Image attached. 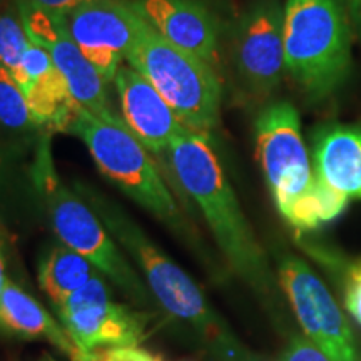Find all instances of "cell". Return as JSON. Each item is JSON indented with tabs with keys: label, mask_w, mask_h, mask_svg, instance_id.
<instances>
[{
	"label": "cell",
	"mask_w": 361,
	"mask_h": 361,
	"mask_svg": "<svg viewBox=\"0 0 361 361\" xmlns=\"http://www.w3.org/2000/svg\"><path fill=\"white\" fill-rule=\"evenodd\" d=\"M166 157L179 186L200 207L229 266L278 319L279 279L239 206L209 134L186 129L171 142Z\"/></svg>",
	"instance_id": "obj_1"
},
{
	"label": "cell",
	"mask_w": 361,
	"mask_h": 361,
	"mask_svg": "<svg viewBox=\"0 0 361 361\" xmlns=\"http://www.w3.org/2000/svg\"><path fill=\"white\" fill-rule=\"evenodd\" d=\"M256 154L278 211L300 231L335 219L348 197L314 176L301 134V119L288 101L269 104L255 123Z\"/></svg>",
	"instance_id": "obj_2"
},
{
	"label": "cell",
	"mask_w": 361,
	"mask_h": 361,
	"mask_svg": "<svg viewBox=\"0 0 361 361\" xmlns=\"http://www.w3.org/2000/svg\"><path fill=\"white\" fill-rule=\"evenodd\" d=\"M79 191L96 211L111 236L141 266L149 290L162 308L188 323L216 360L259 361L239 343L224 319L211 308L200 286L159 247L152 245L137 224L99 194L87 188H79Z\"/></svg>",
	"instance_id": "obj_3"
},
{
	"label": "cell",
	"mask_w": 361,
	"mask_h": 361,
	"mask_svg": "<svg viewBox=\"0 0 361 361\" xmlns=\"http://www.w3.org/2000/svg\"><path fill=\"white\" fill-rule=\"evenodd\" d=\"M283 35L286 74L305 96L322 102L336 94L351 71L348 0H288Z\"/></svg>",
	"instance_id": "obj_4"
},
{
	"label": "cell",
	"mask_w": 361,
	"mask_h": 361,
	"mask_svg": "<svg viewBox=\"0 0 361 361\" xmlns=\"http://www.w3.org/2000/svg\"><path fill=\"white\" fill-rule=\"evenodd\" d=\"M32 179L62 245L85 256L99 273L106 274L135 305H154L149 286L121 255L114 238L99 219L96 211L59 178L49 135H44L39 142L32 166Z\"/></svg>",
	"instance_id": "obj_5"
},
{
	"label": "cell",
	"mask_w": 361,
	"mask_h": 361,
	"mask_svg": "<svg viewBox=\"0 0 361 361\" xmlns=\"http://www.w3.org/2000/svg\"><path fill=\"white\" fill-rule=\"evenodd\" d=\"M126 64L154 85L188 129L209 134L219 124L223 85L218 71L168 42L144 20Z\"/></svg>",
	"instance_id": "obj_6"
},
{
	"label": "cell",
	"mask_w": 361,
	"mask_h": 361,
	"mask_svg": "<svg viewBox=\"0 0 361 361\" xmlns=\"http://www.w3.org/2000/svg\"><path fill=\"white\" fill-rule=\"evenodd\" d=\"M67 133L78 135L89 149L99 171L130 200L166 224L179 228L178 204L152 161L121 117L96 116L79 107Z\"/></svg>",
	"instance_id": "obj_7"
},
{
	"label": "cell",
	"mask_w": 361,
	"mask_h": 361,
	"mask_svg": "<svg viewBox=\"0 0 361 361\" xmlns=\"http://www.w3.org/2000/svg\"><path fill=\"white\" fill-rule=\"evenodd\" d=\"M279 286L305 335L329 361H361L348 319L322 279L295 255L278 256Z\"/></svg>",
	"instance_id": "obj_8"
},
{
	"label": "cell",
	"mask_w": 361,
	"mask_h": 361,
	"mask_svg": "<svg viewBox=\"0 0 361 361\" xmlns=\"http://www.w3.org/2000/svg\"><path fill=\"white\" fill-rule=\"evenodd\" d=\"M56 310L87 361L102 350L139 346L146 338L147 316L112 300L99 273Z\"/></svg>",
	"instance_id": "obj_9"
},
{
	"label": "cell",
	"mask_w": 361,
	"mask_h": 361,
	"mask_svg": "<svg viewBox=\"0 0 361 361\" xmlns=\"http://www.w3.org/2000/svg\"><path fill=\"white\" fill-rule=\"evenodd\" d=\"M283 16L278 0H259L234 29V71L246 96L256 101L269 97L286 74Z\"/></svg>",
	"instance_id": "obj_10"
},
{
	"label": "cell",
	"mask_w": 361,
	"mask_h": 361,
	"mask_svg": "<svg viewBox=\"0 0 361 361\" xmlns=\"http://www.w3.org/2000/svg\"><path fill=\"white\" fill-rule=\"evenodd\" d=\"M67 32L107 84L126 64L141 16L124 0H90L61 16Z\"/></svg>",
	"instance_id": "obj_11"
},
{
	"label": "cell",
	"mask_w": 361,
	"mask_h": 361,
	"mask_svg": "<svg viewBox=\"0 0 361 361\" xmlns=\"http://www.w3.org/2000/svg\"><path fill=\"white\" fill-rule=\"evenodd\" d=\"M17 11L29 39L49 52L79 106L96 116L114 114L109 106L107 82L72 40L62 17L35 6L32 0H17Z\"/></svg>",
	"instance_id": "obj_12"
},
{
	"label": "cell",
	"mask_w": 361,
	"mask_h": 361,
	"mask_svg": "<svg viewBox=\"0 0 361 361\" xmlns=\"http://www.w3.org/2000/svg\"><path fill=\"white\" fill-rule=\"evenodd\" d=\"M134 11L161 37L218 71L219 22L200 0H134Z\"/></svg>",
	"instance_id": "obj_13"
},
{
	"label": "cell",
	"mask_w": 361,
	"mask_h": 361,
	"mask_svg": "<svg viewBox=\"0 0 361 361\" xmlns=\"http://www.w3.org/2000/svg\"><path fill=\"white\" fill-rule=\"evenodd\" d=\"M114 84L123 112L121 119L151 154H166L186 126L154 85L129 64L117 71Z\"/></svg>",
	"instance_id": "obj_14"
},
{
	"label": "cell",
	"mask_w": 361,
	"mask_h": 361,
	"mask_svg": "<svg viewBox=\"0 0 361 361\" xmlns=\"http://www.w3.org/2000/svg\"><path fill=\"white\" fill-rule=\"evenodd\" d=\"M314 176L348 200H361V126L331 124L313 137Z\"/></svg>",
	"instance_id": "obj_15"
},
{
	"label": "cell",
	"mask_w": 361,
	"mask_h": 361,
	"mask_svg": "<svg viewBox=\"0 0 361 361\" xmlns=\"http://www.w3.org/2000/svg\"><path fill=\"white\" fill-rule=\"evenodd\" d=\"M0 326L13 335L49 341L71 361H87L66 328L11 279L0 295Z\"/></svg>",
	"instance_id": "obj_16"
},
{
	"label": "cell",
	"mask_w": 361,
	"mask_h": 361,
	"mask_svg": "<svg viewBox=\"0 0 361 361\" xmlns=\"http://www.w3.org/2000/svg\"><path fill=\"white\" fill-rule=\"evenodd\" d=\"M96 269L85 256L62 245L54 247L40 263L39 284L54 306H61L96 276Z\"/></svg>",
	"instance_id": "obj_17"
},
{
	"label": "cell",
	"mask_w": 361,
	"mask_h": 361,
	"mask_svg": "<svg viewBox=\"0 0 361 361\" xmlns=\"http://www.w3.org/2000/svg\"><path fill=\"white\" fill-rule=\"evenodd\" d=\"M0 126L13 133L39 129L24 90L2 64H0Z\"/></svg>",
	"instance_id": "obj_18"
},
{
	"label": "cell",
	"mask_w": 361,
	"mask_h": 361,
	"mask_svg": "<svg viewBox=\"0 0 361 361\" xmlns=\"http://www.w3.org/2000/svg\"><path fill=\"white\" fill-rule=\"evenodd\" d=\"M32 40L25 32L20 13L6 11L0 13V64L11 72L17 84L22 85V61Z\"/></svg>",
	"instance_id": "obj_19"
},
{
	"label": "cell",
	"mask_w": 361,
	"mask_h": 361,
	"mask_svg": "<svg viewBox=\"0 0 361 361\" xmlns=\"http://www.w3.org/2000/svg\"><path fill=\"white\" fill-rule=\"evenodd\" d=\"M345 308L361 326V261H346L343 268Z\"/></svg>",
	"instance_id": "obj_20"
},
{
	"label": "cell",
	"mask_w": 361,
	"mask_h": 361,
	"mask_svg": "<svg viewBox=\"0 0 361 361\" xmlns=\"http://www.w3.org/2000/svg\"><path fill=\"white\" fill-rule=\"evenodd\" d=\"M281 361H329L308 338L293 335Z\"/></svg>",
	"instance_id": "obj_21"
},
{
	"label": "cell",
	"mask_w": 361,
	"mask_h": 361,
	"mask_svg": "<svg viewBox=\"0 0 361 361\" xmlns=\"http://www.w3.org/2000/svg\"><path fill=\"white\" fill-rule=\"evenodd\" d=\"M154 356L139 346H123V348H109L96 353L92 361H157Z\"/></svg>",
	"instance_id": "obj_22"
},
{
	"label": "cell",
	"mask_w": 361,
	"mask_h": 361,
	"mask_svg": "<svg viewBox=\"0 0 361 361\" xmlns=\"http://www.w3.org/2000/svg\"><path fill=\"white\" fill-rule=\"evenodd\" d=\"M35 6L45 8V11L57 13V16H66L67 12L74 11L75 7L82 6L90 0H32Z\"/></svg>",
	"instance_id": "obj_23"
},
{
	"label": "cell",
	"mask_w": 361,
	"mask_h": 361,
	"mask_svg": "<svg viewBox=\"0 0 361 361\" xmlns=\"http://www.w3.org/2000/svg\"><path fill=\"white\" fill-rule=\"evenodd\" d=\"M348 8L355 39H358L361 44V0H348Z\"/></svg>",
	"instance_id": "obj_24"
},
{
	"label": "cell",
	"mask_w": 361,
	"mask_h": 361,
	"mask_svg": "<svg viewBox=\"0 0 361 361\" xmlns=\"http://www.w3.org/2000/svg\"><path fill=\"white\" fill-rule=\"evenodd\" d=\"M6 274H4V259H2V250H0V295H2L4 286H6Z\"/></svg>",
	"instance_id": "obj_25"
},
{
	"label": "cell",
	"mask_w": 361,
	"mask_h": 361,
	"mask_svg": "<svg viewBox=\"0 0 361 361\" xmlns=\"http://www.w3.org/2000/svg\"><path fill=\"white\" fill-rule=\"evenodd\" d=\"M157 361H162V360H161V358H157Z\"/></svg>",
	"instance_id": "obj_26"
}]
</instances>
